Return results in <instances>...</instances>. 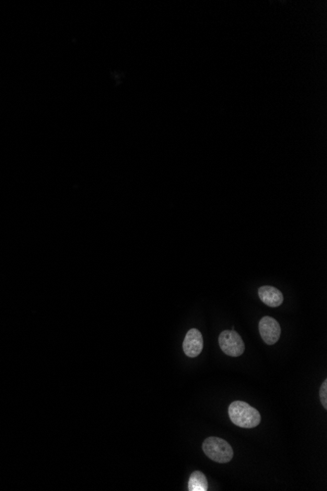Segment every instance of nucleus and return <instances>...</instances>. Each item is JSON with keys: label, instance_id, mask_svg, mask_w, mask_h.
Listing matches in <instances>:
<instances>
[{"label": "nucleus", "instance_id": "obj_2", "mask_svg": "<svg viewBox=\"0 0 327 491\" xmlns=\"http://www.w3.org/2000/svg\"><path fill=\"white\" fill-rule=\"evenodd\" d=\"M202 448L204 453L210 459L217 463H228L233 458V449L231 445L219 437H208L204 440Z\"/></svg>", "mask_w": 327, "mask_h": 491}, {"label": "nucleus", "instance_id": "obj_4", "mask_svg": "<svg viewBox=\"0 0 327 491\" xmlns=\"http://www.w3.org/2000/svg\"><path fill=\"white\" fill-rule=\"evenodd\" d=\"M259 331L263 340L267 345L275 344L281 337V325L273 318L268 316L262 318L259 323Z\"/></svg>", "mask_w": 327, "mask_h": 491}, {"label": "nucleus", "instance_id": "obj_8", "mask_svg": "<svg viewBox=\"0 0 327 491\" xmlns=\"http://www.w3.org/2000/svg\"><path fill=\"white\" fill-rule=\"evenodd\" d=\"M319 397L324 409H327V380H324L319 389Z\"/></svg>", "mask_w": 327, "mask_h": 491}, {"label": "nucleus", "instance_id": "obj_3", "mask_svg": "<svg viewBox=\"0 0 327 491\" xmlns=\"http://www.w3.org/2000/svg\"><path fill=\"white\" fill-rule=\"evenodd\" d=\"M218 344L224 354L231 357L241 356L245 351V345L241 336L232 331H223L218 336Z\"/></svg>", "mask_w": 327, "mask_h": 491}, {"label": "nucleus", "instance_id": "obj_1", "mask_svg": "<svg viewBox=\"0 0 327 491\" xmlns=\"http://www.w3.org/2000/svg\"><path fill=\"white\" fill-rule=\"evenodd\" d=\"M230 421L239 428H254L261 424V414L243 401H234L228 407Z\"/></svg>", "mask_w": 327, "mask_h": 491}, {"label": "nucleus", "instance_id": "obj_7", "mask_svg": "<svg viewBox=\"0 0 327 491\" xmlns=\"http://www.w3.org/2000/svg\"><path fill=\"white\" fill-rule=\"evenodd\" d=\"M188 490L207 491L208 490V480L206 475L200 471L193 472L188 481Z\"/></svg>", "mask_w": 327, "mask_h": 491}, {"label": "nucleus", "instance_id": "obj_5", "mask_svg": "<svg viewBox=\"0 0 327 491\" xmlns=\"http://www.w3.org/2000/svg\"><path fill=\"white\" fill-rule=\"evenodd\" d=\"M203 349V336L196 329L188 331L183 340V351L190 358H195L200 355Z\"/></svg>", "mask_w": 327, "mask_h": 491}, {"label": "nucleus", "instance_id": "obj_6", "mask_svg": "<svg viewBox=\"0 0 327 491\" xmlns=\"http://www.w3.org/2000/svg\"><path fill=\"white\" fill-rule=\"evenodd\" d=\"M258 293L260 299L269 307H278L283 302V295L281 290L276 287L264 285L259 288Z\"/></svg>", "mask_w": 327, "mask_h": 491}]
</instances>
